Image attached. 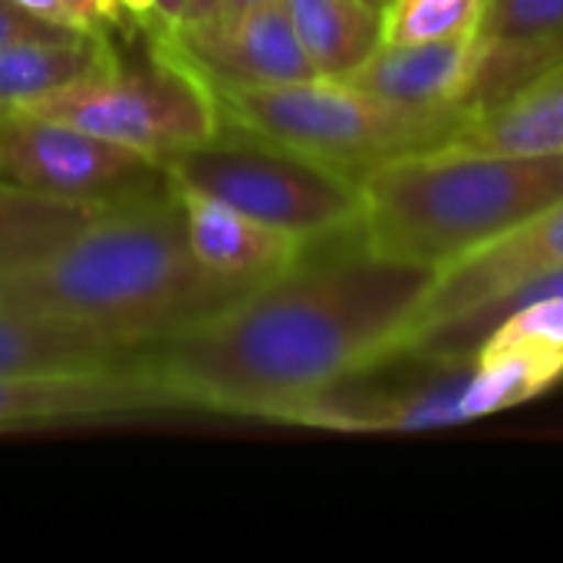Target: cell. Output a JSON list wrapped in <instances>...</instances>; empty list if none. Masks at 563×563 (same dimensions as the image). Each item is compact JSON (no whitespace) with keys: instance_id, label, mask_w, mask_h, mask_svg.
I'll list each match as a JSON object with an SVG mask.
<instances>
[{"instance_id":"cell-14","label":"cell","mask_w":563,"mask_h":563,"mask_svg":"<svg viewBox=\"0 0 563 563\" xmlns=\"http://www.w3.org/2000/svg\"><path fill=\"white\" fill-rule=\"evenodd\" d=\"M142 360V350L125 346L89 327L0 307V376H63L122 369Z\"/></svg>"},{"instance_id":"cell-22","label":"cell","mask_w":563,"mask_h":563,"mask_svg":"<svg viewBox=\"0 0 563 563\" xmlns=\"http://www.w3.org/2000/svg\"><path fill=\"white\" fill-rule=\"evenodd\" d=\"M132 20L148 36H165L181 26L188 0H129Z\"/></svg>"},{"instance_id":"cell-1","label":"cell","mask_w":563,"mask_h":563,"mask_svg":"<svg viewBox=\"0 0 563 563\" xmlns=\"http://www.w3.org/2000/svg\"><path fill=\"white\" fill-rule=\"evenodd\" d=\"M435 274L366 247L310 244L208 323L142 350L181 409L294 422L330 386L399 350Z\"/></svg>"},{"instance_id":"cell-3","label":"cell","mask_w":563,"mask_h":563,"mask_svg":"<svg viewBox=\"0 0 563 563\" xmlns=\"http://www.w3.org/2000/svg\"><path fill=\"white\" fill-rule=\"evenodd\" d=\"M360 191L366 247L439 274L563 201V152L435 148L373 168Z\"/></svg>"},{"instance_id":"cell-2","label":"cell","mask_w":563,"mask_h":563,"mask_svg":"<svg viewBox=\"0 0 563 563\" xmlns=\"http://www.w3.org/2000/svg\"><path fill=\"white\" fill-rule=\"evenodd\" d=\"M264 280L208 271L185 234L175 185L106 208L46 261L0 277V307L59 317L148 350L188 333Z\"/></svg>"},{"instance_id":"cell-5","label":"cell","mask_w":563,"mask_h":563,"mask_svg":"<svg viewBox=\"0 0 563 563\" xmlns=\"http://www.w3.org/2000/svg\"><path fill=\"white\" fill-rule=\"evenodd\" d=\"M211 92L224 122L353 178L396 158L445 148L472 119L465 106H406L323 76L274 89Z\"/></svg>"},{"instance_id":"cell-4","label":"cell","mask_w":563,"mask_h":563,"mask_svg":"<svg viewBox=\"0 0 563 563\" xmlns=\"http://www.w3.org/2000/svg\"><path fill=\"white\" fill-rule=\"evenodd\" d=\"M558 379V366L508 350L482 346L462 360L393 350L307 402L294 426L333 432L449 429L525 406Z\"/></svg>"},{"instance_id":"cell-27","label":"cell","mask_w":563,"mask_h":563,"mask_svg":"<svg viewBox=\"0 0 563 563\" xmlns=\"http://www.w3.org/2000/svg\"><path fill=\"white\" fill-rule=\"evenodd\" d=\"M125 3H129V0H125Z\"/></svg>"},{"instance_id":"cell-8","label":"cell","mask_w":563,"mask_h":563,"mask_svg":"<svg viewBox=\"0 0 563 563\" xmlns=\"http://www.w3.org/2000/svg\"><path fill=\"white\" fill-rule=\"evenodd\" d=\"M0 178L92 208L142 201L172 188L158 158L30 112H0Z\"/></svg>"},{"instance_id":"cell-25","label":"cell","mask_w":563,"mask_h":563,"mask_svg":"<svg viewBox=\"0 0 563 563\" xmlns=\"http://www.w3.org/2000/svg\"><path fill=\"white\" fill-rule=\"evenodd\" d=\"M261 3H271V0H218L214 20H234V16H241V13H247V10H254Z\"/></svg>"},{"instance_id":"cell-16","label":"cell","mask_w":563,"mask_h":563,"mask_svg":"<svg viewBox=\"0 0 563 563\" xmlns=\"http://www.w3.org/2000/svg\"><path fill=\"white\" fill-rule=\"evenodd\" d=\"M115 59V40L96 33H53L0 43V112H23Z\"/></svg>"},{"instance_id":"cell-13","label":"cell","mask_w":563,"mask_h":563,"mask_svg":"<svg viewBox=\"0 0 563 563\" xmlns=\"http://www.w3.org/2000/svg\"><path fill=\"white\" fill-rule=\"evenodd\" d=\"M175 198L195 257L221 277L267 280L287 271L303 254L300 241L254 221L251 214L214 195L175 185Z\"/></svg>"},{"instance_id":"cell-6","label":"cell","mask_w":563,"mask_h":563,"mask_svg":"<svg viewBox=\"0 0 563 563\" xmlns=\"http://www.w3.org/2000/svg\"><path fill=\"white\" fill-rule=\"evenodd\" d=\"M162 165L172 185L214 195L303 247L353 234L363 221L360 178L231 122Z\"/></svg>"},{"instance_id":"cell-12","label":"cell","mask_w":563,"mask_h":563,"mask_svg":"<svg viewBox=\"0 0 563 563\" xmlns=\"http://www.w3.org/2000/svg\"><path fill=\"white\" fill-rule=\"evenodd\" d=\"M465 106L478 115L563 66V0H488Z\"/></svg>"},{"instance_id":"cell-20","label":"cell","mask_w":563,"mask_h":563,"mask_svg":"<svg viewBox=\"0 0 563 563\" xmlns=\"http://www.w3.org/2000/svg\"><path fill=\"white\" fill-rule=\"evenodd\" d=\"M488 0H393L386 7L383 43L475 40Z\"/></svg>"},{"instance_id":"cell-21","label":"cell","mask_w":563,"mask_h":563,"mask_svg":"<svg viewBox=\"0 0 563 563\" xmlns=\"http://www.w3.org/2000/svg\"><path fill=\"white\" fill-rule=\"evenodd\" d=\"M43 23L69 33H96L112 36L115 30L135 23L125 0H13Z\"/></svg>"},{"instance_id":"cell-26","label":"cell","mask_w":563,"mask_h":563,"mask_svg":"<svg viewBox=\"0 0 563 563\" xmlns=\"http://www.w3.org/2000/svg\"><path fill=\"white\" fill-rule=\"evenodd\" d=\"M369 3H376V7H383V10H386V7H389L393 0H369Z\"/></svg>"},{"instance_id":"cell-17","label":"cell","mask_w":563,"mask_h":563,"mask_svg":"<svg viewBox=\"0 0 563 563\" xmlns=\"http://www.w3.org/2000/svg\"><path fill=\"white\" fill-rule=\"evenodd\" d=\"M323 79H346L386 40V10L369 0H280Z\"/></svg>"},{"instance_id":"cell-11","label":"cell","mask_w":563,"mask_h":563,"mask_svg":"<svg viewBox=\"0 0 563 563\" xmlns=\"http://www.w3.org/2000/svg\"><path fill=\"white\" fill-rule=\"evenodd\" d=\"M554 267H563V201L544 208L541 214H534L511 234L498 238L495 244L482 247L478 254L439 271L409 336L442 320L462 317L488 303L492 297Z\"/></svg>"},{"instance_id":"cell-10","label":"cell","mask_w":563,"mask_h":563,"mask_svg":"<svg viewBox=\"0 0 563 563\" xmlns=\"http://www.w3.org/2000/svg\"><path fill=\"white\" fill-rule=\"evenodd\" d=\"M181 409L178 399L139 363L99 373L0 376V432L109 422Z\"/></svg>"},{"instance_id":"cell-19","label":"cell","mask_w":563,"mask_h":563,"mask_svg":"<svg viewBox=\"0 0 563 563\" xmlns=\"http://www.w3.org/2000/svg\"><path fill=\"white\" fill-rule=\"evenodd\" d=\"M102 211L106 208L46 198L0 178V277L46 261Z\"/></svg>"},{"instance_id":"cell-23","label":"cell","mask_w":563,"mask_h":563,"mask_svg":"<svg viewBox=\"0 0 563 563\" xmlns=\"http://www.w3.org/2000/svg\"><path fill=\"white\" fill-rule=\"evenodd\" d=\"M53 33H69V30H56L40 16H33L30 10H23L20 3L0 0V43L23 40V36H53Z\"/></svg>"},{"instance_id":"cell-24","label":"cell","mask_w":563,"mask_h":563,"mask_svg":"<svg viewBox=\"0 0 563 563\" xmlns=\"http://www.w3.org/2000/svg\"><path fill=\"white\" fill-rule=\"evenodd\" d=\"M214 13H218V0H188V10H185L181 26L208 23V20H214Z\"/></svg>"},{"instance_id":"cell-15","label":"cell","mask_w":563,"mask_h":563,"mask_svg":"<svg viewBox=\"0 0 563 563\" xmlns=\"http://www.w3.org/2000/svg\"><path fill=\"white\" fill-rule=\"evenodd\" d=\"M475 66V40L383 43L360 69L346 76V82L406 106H465Z\"/></svg>"},{"instance_id":"cell-18","label":"cell","mask_w":563,"mask_h":563,"mask_svg":"<svg viewBox=\"0 0 563 563\" xmlns=\"http://www.w3.org/2000/svg\"><path fill=\"white\" fill-rule=\"evenodd\" d=\"M445 148L465 152H563V66L505 102L472 115Z\"/></svg>"},{"instance_id":"cell-7","label":"cell","mask_w":563,"mask_h":563,"mask_svg":"<svg viewBox=\"0 0 563 563\" xmlns=\"http://www.w3.org/2000/svg\"><path fill=\"white\" fill-rule=\"evenodd\" d=\"M23 112L66 122L158 162L208 142L224 122L211 86L152 36L142 56L129 59L115 49L102 73Z\"/></svg>"},{"instance_id":"cell-9","label":"cell","mask_w":563,"mask_h":563,"mask_svg":"<svg viewBox=\"0 0 563 563\" xmlns=\"http://www.w3.org/2000/svg\"><path fill=\"white\" fill-rule=\"evenodd\" d=\"M152 40L211 89H274L317 79L280 0L261 3L234 20L178 26Z\"/></svg>"}]
</instances>
